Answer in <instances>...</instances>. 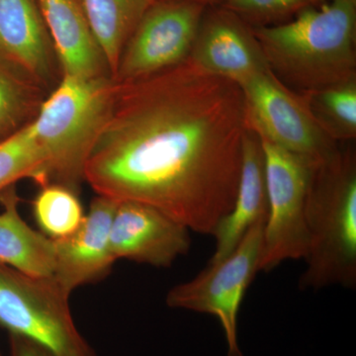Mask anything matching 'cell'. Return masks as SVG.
<instances>
[{"label": "cell", "instance_id": "cell-1", "mask_svg": "<svg viewBox=\"0 0 356 356\" xmlns=\"http://www.w3.org/2000/svg\"><path fill=\"white\" fill-rule=\"evenodd\" d=\"M247 130L240 86L187 58L117 81L84 179L97 195L147 204L212 235L235 201Z\"/></svg>", "mask_w": 356, "mask_h": 356}, {"label": "cell", "instance_id": "cell-2", "mask_svg": "<svg viewBox=\"0 0 356 356\" xmlns=\"http://www.w3.org/2000/svg\"><path fill=\"white\" fill-rule=\"evenodd\" d=\"M252 32L269 70L299 95L356 79V0H324Z\"/></svg>", "mask_w": 356, "mask_h": 356}, {"label": "cell", "instance_id": "cell-3", "mask_svg": "<svg viewBox=\"0 0 356 356\" xmlns=\"http://www.w3.org/2000/svg\"><path fill=\"white\" fill-rule=\"evenodd\" d=\"M309 245L301 290L356 287V161L337 149L312 170L307 198Z\"/></svg>", "mask_w": 356, "mask_h": 356}, {"label": "cell", "instance_id": "cell-4", "mask_svg": "<svg viewBox=\"0 0 356 356\" xmlns=\"http://www.w3.org/2000/svg\"><path fill=\"white\" fill-rule=\"evenodd\" d=\"M112 76H62L30 123L46 161L47 184L79 193L86 163L108 117L116 90ZM46 184V185H47Z\"/></svg>", "mask_w": 356, "mask_h": 356}, {"label": "cell", "instance_id": "cell-5", "mask_svg": "<svg viewBox=\"0 0 356 356\" xmlns=\"http://www.w3.org/2000/svg\"><path fill=\"white\" fill-rule=\"evenodd\" d=\"M70 296L53 276L37 277L0 266V327L55 356H97L77 329Z\"/></svg>", "mask_w": 356, "mask_h": 356}, {"label": "cell", "instance_id": "cell-6", "mask_svg": "<svg viewBox=\"0 0 356 356\" xmlns=\"http://www.w3.org/2000/svg\"><path fill=\"white\" fill-rule=\"evenodd\" d=\"M261 140L268 211L264 222L259 271L270 273L308 252L307 198L314 166L305 159Z\"/></svg>", "mask_w": 356, "mask_h": 356}, {"label": "cell", "instance_id": "cell-7", "mask_svg": "<svg viewBox=\"0 0 356 356\" xmlns=\"http://www.w3.org/2000/svg\"><path fill=\"white\" fill-rule=\"evenodd\" d=\"M248 130L317 166L337 152V140L318 125L305 97L270 70L241 84Z\"/></svg>", "mask_w": 356, "mask_h": 356}, {"label": "cell", "instance_id": "cell-8", "mask_svg": "<svg viewBox=\"0 0 356 356\" xmlns=\"http://www.w3.org/2000/svg\"><path fill=\"white\" fill-rule=\"evenodd\" d=\"M266 220L248 229L228 257L208 264L195 277L175 285L166 294L170 308L216 317L226 337L228 356H243L238 341V312L248 288L259 273Z\"/></svg>", "mask_w": 356, "mask_h": 356}, {"label": "cell", "instance_id": "cell-9", "mask_svg": "<svg viewBox=\"0 0 356 356\" xmlns=\"http://www.w3.org/2000/svg\"><path fill=\"white\" fill-rule=\"evenodd\" d=\"M206 9L193 2L154 1L124 47L115 81H137L184 63Z\"/></svg>", "mask_w": 356, "mask_h": 356}, {"label": "cell", "instance_id": "cell-10", "mask_svg": "<svg viewBox=\"0 0 356 356\" xmlns=\"http://www.w3.org/2000/svg\"><path fill=\"white\" fill-rule=\"evenodd\" d=\"M189 229L152 206L134 201L117 204L112 220L110 247L118 259L170 267L189 252Z\"/></svg>", "mask_w": 356, "mask_h": 356}, {"label": "cell", "instance_id": "cell-11", "mask_svg": "<svg viewBox=\"0 0 356 356\" xmlns=\"http://www.w3.org/2000/svg\"><path fill=\"white\" fill-rule=\"evenodd\" d=\"M188 60L238 86L269 70L252 29L226 7H213L204 14Z\"/></svg>", "mask_w": 356, "mask_h": 356}, {"label": "cell", "instance_id": "cell-12", "mask_svg": "<svg viewBox=\"0 0 356 356\" xmlns=\"http://www.w3.org/2000/svg\"><path fill=\"white\" fill-rule=\"evenodd\" d=\"M118 201L97 195L81 226L70 236L54 241L53 277L67 294L103 280L116 259L110 247L112 220Z\"/></svg>", "mask_w": 356, "mask_h": 356}, {"label": "cell", "instance_id": "cell-13", "mask_svg": "<svg viewBox=\"0 0 356 356\" xmlns=\"http://www.w3.org/2000/svg\"><path fill=\"white\" fill-rule=\"evenodd\" d=\"M62 76H112L81 0H37Z\"/></svg>", "mask_w": 356, "mask_h": 356}, {"label": "cell", "instance_id": "cell-14", "mask_svg": "<svg viewBox=\"0 0 356 356\" xmlns=\"http://www.w3.org/2000/svg\"><path fill=\"white\" fill-rule=\"evenodd\" d=\"M0 55L44 88L51 83L57 58L37 0H0Z\"/></svg>", "mask_w": 356, "mask_h": 356}, {"label": "cell", "instance_id": "cell-15", "mask_svg": "<svg viewBox=\"0 0 356 356\" xmlns=\"http://www.w3.org/2000/svg\"><path fill=\"white\" fill-rule=\"evenodd\" d=\"M266 166L261 140L247 130L243 138L242 168L235 201L231 211L222 217L213 231L215 250L208 264L228 257L257 222L266 219Z\"/></svg>", "mask_w": 356, "mask_h": 356}, {"label": "cell", "instance_id": "cell-16", "mask_svg": "<svg viewBox=\"0 0 356 356\" xmlns=\"http://www.w3.org/2000/svg\"><path fill=\"white\" fill-rule=\"evenodd\" d=\"M16 184L0 192V266L37 277H51L55 269L54 241L30 227L19 211Z\"/></svg>", "mask_w": 356, "mask_h": 356}, {"label": "cell", "instance_id": "cell-17", "mask_svg": "<svg viewBox=\"0 0 356 356\" xmlns=\"http://www.w3.org/2000/svg\"><path fill=\"white\" fill-rule=\"evenodd\" d=\"M156 0H81L112 77L122 51L143 15Z\"/></svg>", "mask_w": 356, "mask_h": 356}, {"label": "cell", "instance_id": "cell-18", "mask_svg": "<svg viewBox=\"0 0 356 356\" xmlns=\"http://www.w3.org/2000/svg\"><path fill=\"white\" fill-rule=\"evenodd\" d=\"M46 97L43 86L0 55V143L29 125Z\"/></svg>", "mask_w": 356, "mask_h": 356}, {"label": "cell", "instance_id": "cell-19", "mask_svg": "<svg viewBox=\"0 0 356 356\" xmlns=\"http://www.w3.org/2000/svg\"><path fill=\"white\" fill-rule=\"evenodd\" d=\"M318 125L332 139L356 135V79L302 95Z\"/></svg>", "mask_w": 356, "mask_h": 356}, {"label": "cell", "instance_id": "cell-20", "mask_svg": "<svg viewBox=\"0 0 356 356\" xmlns=\"http://www.w3.org/2000/svg\"><path fill=\"white\" fill-rule=\"evenodd\" d=\"M40 188L33 201V214L42 233L51 240L74 233L86 216L79 193L58 184L43 185Z\"/></svg>", "mask_w": 356, "mask_h": 356}, {"label": "cell", "instance_id": "cell-21", "mask_svg": "<svg viewBox=\"0 0 356 356\" xmlns=\"http://www.w3.org/2000/svg\"><path fill=\"white\" fill-rule=\"evenodd\" d=\"M47 184L46 161L29 125L0 143V192L21 179Z\"/></svg>", "mask_w": 356, "mask_h": 356}, {"label": "cell", "instance_id": "cell-22", "mask_svg": "<svg viewBox=\"0 0 356 356\" xmlns=\"http://www.w3.org/2000/svg\"><path fill=\"white\" fill-rule=\"evenodd\" d=\"M324 0H224V7L254 27L278 24Z\"/></svg>", "mask_w": 356, "mask_h": 356}, {"label": "cell", "instance_id": "cell-23", "mask_svg": "<svg viewBox=\"0 0 356 356\" xmlns=\"http://www.w3.org/2000/svg\"><path fill=\"white\" fill-rule=\"evenodd\" d=\"M9 356H55L43 346L24 337L8 334Z\"/></svg>", "mask_w": 356, "mask_h": 356}, {"label": "cell", "instance_id": "cell-24", "mask_svg": "<svg viewBox=\"0 0 356 356\" xmlns=\"http://www.w3.org/2000/svg\"><path fill=\"white\" fill-rule=\"evenodd\" d=\"M156 1H185L201 4L205 7H217L224 4V0H156Z\"/></svg>", "mask_w": 356, "mask_h": 356}, {"label": "cell", "instance_id": "cell-25", "mask_svg": "<svg viewBox=\"0 0 356 356\" xmlns=\"http://www.w3.org/2000/svg\"><path fill=\"white\" fill-rule=\"evenodd\" d=\"M0 356H3V355H2V353H0Z\"/></svg>", "mask_w": 356, "mask_h": 356}]
</instances>
